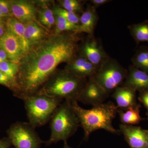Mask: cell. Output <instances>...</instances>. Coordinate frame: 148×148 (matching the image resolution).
Listing matches in <instances>:
<instances>
[{
    "mask_svg": "<svg viewBox=\"0 0 148 148\" xmlns=\"http://www.w3.org/2000/svg\"><path fill=\"white\" fill-rule=\"evenodd\" d=\"M77 47L74 35L56 34L32 46L19 64L16 81L19 98L36 94L55 73L61 63L75 58Z\"/></svg>",
    "mask_w": 148,
    "mask_h": 148,
    "instance_id": "obj_1",
    "label": "cell"
},
{
    "mask_svg": "<svg viewBox=\"0 0 148 148\" xmlns=\"http://www.w3.org/2000/svg\"><path fill=\"white\" fill-rule=\"evenodd\" d=\"M71 104L83 129L85 139H88L92 132L98 130H104L114 134L120 132L112 125L119 109L113 102L103 103L88 110L83 108L76 101H72Z\"/></svg>",
    "mask_w": 148,
    "mask_h": 148,
    "instance_id": "obj_2",
    "label": "cell"
},
{
    "mask_svg": "<svg viewBox=\"0 0 148 148\" xmlns=\"http://www.w3.org/2000/svg\"><path fill=\"white\" fill-rule=\"evenodd\" d=\"M86 81L65 71L53 74L37 93L64 101H77Z\"/></svg>",
    "mask_w": 148,
    "mask_h": 148,
    "instance_id": "obj_3",
    "label": "cell"
},
{
    "mask_svg": "<svg viewBox=\"0 0 148 148\" xmlns=\"http://www.w3.org/2000/svg\"><path fill=\"white\" fill-rule=\"evenodd\" d=\"M80 125L72 108L71 102L64 101L58 107L50 120L51 135L48 145L67 140L74 135Z\"/></svg>",
    "mask_w": 148,
    "mask_h": 148,
    "instance_id": "obj_4",
    "label": "cell"
},
{
    "mask_svg": "<svg viewBox=\"0 0 148 148\" xmlns=\"http://www.w3.org/2000/svg\"><path fill=\"white\" fill-rule=\"evenodd\" d=\"M22 100L24 101L29 123L35 128L43 126L50 121L64 101L39 93L26 96Z\"/></svg>",
    "mask_w": 148,
    "mask_h": 148,
    "instance_id": "obj_5",
    "label": "cell"
},
{
    "mask_svg": "<svg viewBox=\"0 0 148 148\" xmlns=\"http://www.w3.org/2000/svg\"><path fill=\"white\" fill-rule=\"evenodd\" d=\"M127 71L115 59L110 57L98 69L94 79L109 94L123 84Z\"/></svg>",
    "mask_w": 148,
    "mask_h": 148,
    "instance_id": "obj_6",
    "label": "cell"
},
{
    "mask_svg": "<svg viewBox=\"0 0 148 148\" xmlns=\"http://www.w3.org/2000/svg\"><path fill=\"white\" fill-rule=\"evenodd\" d=\"M35 128L29 122L14 123L7 131L11 145L15 148H39L42 141Z\"/></svg>",
    "mask_w": 148,
    "mask_h": 148,
    "instance_id": "obj_7",
    "label": "cell"
},
{
    "mask_svg": "<svg viewBox=\"0 0 148 148\" xmlns=\"http://www.w3.org/2000/svg\"><path fill=\"white\" fill-rule=\"evenodd\" d=\"M108 96L92 77L86 81L77 101L93 107L103 104Z\"/></svg>",
    "mask_w": 148,
    "mask_h": 148,
    "instance_id": "obj_8",
    "label": "cell"
},
{
    "mask_svg": "<svg viewBox=\"0 0 148 148\" xmlns=\"http://www.w3.org/2000/svg\"><path fill=\"white\" fill-rule=\"evenodd\" d=\"M90 37L84 44L81 55L98 69L110 57L99 41L93 36Z\"/></svg>",
    "mask_w": 148,
    "mask_h": 148,
    "instance_id": "obj_9",
    "label": "cell"
},
{
    "mask_svg": "<svg viewBox=\"0 0 148 148\" xmlns=\"http://www.w3.org/2000/svg\"><path fill=\"white\" fill-rule=\"evenodd\" d=\"M0 47L5 51L9 61L19 65L24 55V51L21 40L18 37L7 29L5 34L0 38Z\"/></svg>",
    "mask_w": 148,
    "mask_h": 148,
    "instance_id": "obj_10",
    "label": "cell"
},
{
    "mask_svg": "<svg viewBox=\"0 0 148 148\" xmlns=\"http://www.w3.org/2000/svg\"><path fill=\"white\" fill-rule=\"evenodd\" d=\"M120 131L131 148H148V130L134 125H120Z\"/></svg>",
    "mask_w": 148,
    "mask_h": 148,
    "instance_id": "obj_11",
    "label": "cell"
},
{
    "mask_svg": "<svg viewBox=\"0 0 148 148\" xmlns=\"http://www.w3.org/2000/svg\"><path fill=\"white\" fill-rule=\"evenodd\" d=\"M69 64L66 71L82 78L94 76L98 70L96 66L82 55L76 56Z\"/></svg>",
    "mask_w": 148,
    "mask_h": 148,
    "instance_id": "obj_12",
    "label": "cell"
},
{
    "mask_svg": "<svg viewBox=\"0 0 148 148\" xmlns=\"http://www.w3.org/2000/svg\"><path fill=\"white\" fill-rule=\"evenodd\" d=\"M12 15L22 23L34 21L40 24L36 17V10L32 3L26 1H10Z\"/></svg>",
    "mask_w": 148,
    "mask_h": 148,
    "instance_id": "obj_13",
    "label": "cell"
},
{
    "mask_svg": "<svg viewBox=\"0 0 148 148\" xmlns=\"http://www.w3.org/2000/svg\"><path fill=\"white\" fill-rule=\"evenodd\" d=\"M123 86L135 91H148V74L133 65L130 66Z\"/></svg>",
    "mask_w": 148,
    "mask_h": 148,
    "instance_id": "obj_14",
    "label": "cell"
},
{
    "mask_svg": "<svg viewBox=\"0 0 148 148\" xmlns=\"http://www.w3.org/2000/svg\"><path fill=\"white\" fill-rule=\"evenodd\" d=\"M136 92L124 86L116 88L113 92L112 96L118 108L125 110L136 106Z\"/></svg>",
    "mask_w": 148,
    "mask_h": 148,
    "instance_id": "obj_15",
    "label": "cell"
},
{
    "mask_svg": "<svg viewBox=\"0 0 148 148\" xmlns=\"http://www.w3.org/2000/svg\"><path fill=\"white\" fill-rule=\"evenodd\" d=\"M96 9L91 4L88 5L86 9L79 17V33H86L90 37L93 36L99 19Z\"/></svg>",
    "mask_w": 148,
    "mask_h": 148,
    "instance_id": "obj_16",
    "label": "cell"
},
{
    "mask_svg": "<svg viewBox=\"0 0 148 148\" xmlns=\"http://www.w3.org/2000/svg\"><path fill=\"white\" fill-rule=\"evenodd\" d=\"M25 27V36L30 47L40 42L46 37V34L42 26L34 21L23 23Z\"/></svg>",
    "mask_w": 148,
    "mask_h": 148,
    "instance_id": "obj_17",
    "label": "cell"
},
{
    "mask_svg": "<svg viewBox=\"0 0 148 148\" xmlns=\"http://www.w3.org/2000/svg\"><path fill=\"white\" fill-rule=\"evenodd\" d=\"M7 29L12 32L21 40L24 49V54L30 48L25 36V27L24 24L13 17H9L5 21Z\"/></svg>",
    "mask_w": 148,
    "mask_h": 148,
    "instance_id": "obj_18",
    "label": "cell"
},
{
    "mask_svg": "<svg viewBox=\"0 0 148 148\" xmlns=\"http://www.w3.org/2000/svg\"><path fill=\"white\" fill-rule=\"evenodd\" d=\"M140 105H137L125 110L118 109L120 119L122 124L134 125L140 123L143 120L140 115Z\"/></svg>",
    "mask_w": 148,
    "mask_h": 148,
    "instance_id": "obj_19",
    "label": "cell"
},
{
    "mask_svg": "<svg viewBox=\"0 0 148 148\" xmlns=\"http://www.w3.org/2000/svg\"><path fill=\"white\" fill-rule=\"evenodd\" d=\"M131 36L137 43H148V21L146 20L138 23L132 24L128 27Z\"/></svg>",
    "mask_w": 148,
    "mask_h": 148,
    "instance_id": "obj_20",
    "label": "cell"
},
{
    "mask_svg": "<svg viewBox=\"0 0 148 148\" xmlns=\"http://www.w3.org/2000/svg\"><path fill=\"white\" fill-rule=\"evenodd\" d=\"M133 66L148 74V46L141 47L132 58Z\"/></svg>",
    "mask_w": 148,
    "mask_h": 148,
    "instance_id": "obj_21",
    "label": "cell"
},
{
    "mask_svg": "<svg viewBox=\"0 0 148 148\" xmlns=\"http://www.w3.org/2000/svg\"><path fill=\"white\" fill-rule=\"evenodd\" d=\"M0 70L17 84L16 78L19 70L18 64L10 61H4L0 64Z\"/></svg>",
    "mask_w": 148,
    "mask_h": 148,
    "instance_id": "obj_22",
    "label": "cell"
},
{
    "mask_svg": "<svg viewBox=\"0 0 148 148\" xmlns=\"http://www.w3.org/2000/svg\"><path fill=\"white\" fill-rule=\"evenodd\" d=\"M56 34L64 32H73L79 33V25L69 22L66 18L59 15H56Z\"/></svg>",
    "mask_w": 148,
    "mask_h": 148,
    "instance_id": "obj_23",
    "label": "cell"
},
{
    "mask_svg": "<svg viewBox=\"0 0 148 148\" xmlns=\"http://www.w3.org/2000/svg\"><path fill=\"white\" fill-rule=\"evenodd\" d=\"M53 13L55 15L62 16L71 23L79 25V17L76 13L71 12L58 7H56L54 8Z\"/></svg>",
    "mask_w": 148,
    "mask_h": 148,
    "instance_id": "obj_24",
    "label": "cell"
},
{
    "mask_svg": "<svg viewBox=\"0 0 148 148\" xmlns=\"http://www.w3.org/2000/svg\"><path fill=\"white\" fill-rule=\"evenodd\" d=\"M0 84L4 86L14 92L16 97L19 98L21 94L17 84L10 79L0 70Z\"/></svg>",
    "mask_w": 148,
    "mask_h": 148,
    "instance_id": "obj_25",
    "label": "cell"
},
{
    "mask_svg": "<svg viewBox=\"0 0 148 148\" xmlns=\"http://www.w3.org/2000/svg\"><path fill=\"white\" fill-rule=\"evenodd\" d=\"M54 14L52 10L46 9L39 12L40 20L43 26L49 29L51 28L55 22Z\"/></svg>",
    "mask_w": 148,
    "mask_h": 148,
    "instance_id": "obj_26",
    "label": "cell"
},
{
    "mask_svg": "<svg viewBox=\"0 0 148 148\" xmlns=\"http://www.w3.org/2000/svg\"><path fill=\"white\" fill-rule=\"evenodd\" d=\"M62 8L71 12L76 13L82 11V5L77 0H64L60 2Z\"/></svg>",
    "mask_w": 148,
    "mask_h": 148,
    "instance_id": "obj_27",
    "label": "cell"
},
{
    "mask_svg": "<svg viewBox=\"0 0 148 148\" xmlns=\"http://www.w3.org/2000/svg\"><path fill=\"white\" fill-rule=\"evenodd\" d=\"M0 11L6 17H11L10 1L0 0Z\"/></svg>",
    "mask_w": 148,
    "mask_h": 148,
    "instance_id": "obj_28",
    "label": "cell"
},
{
    "mask_svg": "<svg viewBox=\"0 0 148 148\" xmlns=\"http://www.w3.org/2000/svg\"><path fill=\"white\" fill-rule=\"evenodd\" d=\"M139 100L148 111V91L140 92Z\"/></svg>",
    "mask_w": 148,
    "mask_h": 148,
    "instance_id": "obj_29",
    "label": "cell"
},
{
    "mask_svg": "<svg viewBox=\"0 0 148 148\" xmlns=\"http://www.w3.org/2000/svg\"><path fill=\"white\" fill-rule=\"evenodd\" d=\"M91 5L95 9L99 7L106 4L107 3L110 2L111 1L110 0H91L90 1Z\"/></svg>",
    "mask_w": 148,
    "mask_h": 148,
    "instance_id": "obj_30",
    "label": "cell"
},
{
    "mask_svg": "<svg viewBox=\"0 0 148 148\" xmlns=\"http://www.w3.org/2000/svg\"><path fill=\"white\" fill-rule=\"evenodd\" d=\"M11 143L8 138H5L0 140V148H10Z\"/></svg>",
    "mask_w": 148,
    "mask_h": 148,
    "instance_id": "obj_31",
    "label": "cell"
},
{
    "mask_svg": "<svg viewBox=\"0 0 148 148\" xmlns=\"http://www.w3.org/2000/svg\"><path fill=\"white\" fill-rule=\"evenodd\" d=\"M9 61L7 54L5 50L0 47V64L4 61Z\"/></svg>",
    "mask_w": 148,
    "mask_h": 148,
    "instance_id": "obj_32",
    "label": "cell"
},
{
    "mask_svg": "<svg viewBox=\"0 0 148 148\" xmlns=\"http://www.w3.org/2000/svg\"><path fill=\"white\" fill-rule=\"evenodd\" d=\"M6 31L5 22L3 21H0V38L4 36Z\"/></svg>",
    "mask_w": 148,
    "mask_h": 148,
    "instance_id": "obj_33",
    "label": "cell"
},
{
    "mask_svg": "<svg viewBox=\"0 0 148 148\" xmlns=\"http://www.w3.org/2000/svg\"><path fill=\"white\" fill-rule=\"evenodd\" d=\"M6 16L0 11V21H3V19Z\"/></svg>",
    "mask_w": 148,
    "mask_h": 148,
    "instance_id": "obj_34",
    "label": "cell"
},
{
    "mask_svg": "<svg viewBox=\"0 0 148 148\" xmlns=\"http://www.w3.org/2000/svg\"><path fill=\"white\" fill-rule=\"evenodd\" d=\"M64 148H73L70 147V146L68 145H67V143H65V145H64Z\"/></svg>",
    "mask_w": 148,
    "mask_h": 148,
    "instance_id": "obj_35",
    "label": "cell"
},
{
    "mask_svg": "<svg viewBox=\"0 0 148 148\" xmlns=\"http://www.w3.org/2000/svg\"></svg>",
    "mask_w": 148,
    "mask_h": 148,
    "instance_id": "obj_36",
    "label": "cell"
}]
</instances>
